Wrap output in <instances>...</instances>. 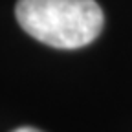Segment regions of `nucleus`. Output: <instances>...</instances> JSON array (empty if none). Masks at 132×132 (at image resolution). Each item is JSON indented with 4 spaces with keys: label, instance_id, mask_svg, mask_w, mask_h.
<instances>
[{
    "label": "nucleus",
    "instance_id": "obj_1",
    "mask_svg": "<svg viewBox=\"0 0 132 132\" xmlns=\"http://www.w3.org/2000/svg\"><path fill=\"white\" fill-rule=\"evenodd\" d=\"M15 15L28 35L59 50L90 44L105 22L95 0H19Z\"/></svg>",
    "mask_w": 132,
    "mask_h": 132
},
{
    "label": "nucleus",
    "instance_id": "obj_2",
    "mask_svg": "<svg viewBox=\"0 0 132 132\" xmlns=\"http://www.w3.org/2000/svg\"><path fill=\"white\" fill-rule=\"evenodd\" d=\"M13 132H42V130L33 128V127H20V128H15Z\"/></svg>",
    "mask_w": 132,
    "mask_h": 132
}]
</instances>
